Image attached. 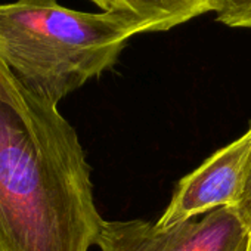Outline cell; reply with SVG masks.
I'll list each match as a JSON object with an SVG mask.
<instances>
[{
    "instance_id": "cell-1",
    "label": "cell",
    "mask_w": 251,
    "mask_h": 251,
    "mask_svg": "<svg viewBox=\"0 0 251 251\" xmlns=\"http://www.w3.org/2000/svg\"><path fill=\"white\" fill-rule=\"evenodd\" d=\"M103 223L84 150L58 105L0 102V251H89Z\"/></svg>"
},
{
    "instance_id": "cell-2",
    "label": "cell",
    "mask_w": 251,
    "mask_h": 251,
    "mask_svg": "<svg viewBox=\"0 0 251 251\" xmlns=\"http://www.w3.org/2000/svg\"><path fill=\"white\" fill-rule=\"evenodd\" d=\"M144 33L126 14L80 12L58 0L0 3V58L27 92L53 105L112 68Z\"/></svg>"
},
{
    "instance_id": "cell-3",
    "label": "cell",
    "mask_w": 251,
    "mask_h": 251,
    "mask_svg": "<svg viewBox=\"0 0 251 251\" xmlns=\"http://www.w3.org/2000/svg\"><path fill=\"white\" fill-rule=\"evenodd\" d=\"M248 241L235 207H222L164 230L144 220H105L96 245L100 251H245Z\"/></svg>"
},
{
    "instance_id": "cell-4",
    "label": "cell",
    "mask_w": 251,
    "mask_h": 251,
    "mask_svg": "<svg viewBox=\"0 0 251 251\" xmlns=\"http://www.w3.org/2000/svg\"><path fill=\"white\" fill-rule=\"evenodd\" d=\"M250 155L251 127L180 179L155 227L164 230L217 208L235 207L244 189Z\"/></svg>"
},
{
    "instance_id": "cell-5",
    "label": "cell",
    "mask_w": 251,
    "mask_h": 251,
    "mask_svg": "<svg viewBox=\"0 0 251 251\" xmlns=\"http://www.w3.org/2000/svg\"><path fill=\"white\" fill-rule=\"evenodd\" d=\"M102 12L136 18L145 33L169 31L208 12H216V0H90Z\"/></svg>"
},
{
    "instance_id": "cell-6",
    "label": "cell",
    "mask_w": 251,
    "mask_h": 251,
    "mask_svg": "<svg viewBox=\"0 0 251 251\" xmlns=\"http://www.w3.org/2000/svg\"><path fill=\"white\" fill-rule=\"evenodd\" d=\"M34 99L36 96L24 89V86L9 70V67L0 58V102L24 109L30 106Z\"/></svg>"
},
{
    "instance_id": "cell-7",
    "label": "cell",
    "mask_w": 251,
    "mask_h": 251,
    "mask_svg": "<svg viewBox=\"0 0 251 251\" xmlns=\"http://www.w3.org/2000/svg\"><path fill=\"white\" fill-rule=\"evenodd\" d=\"M216 18L223 25L251 30V0H216Z\"/></svg>"
},
{
    "instance_id": "cell-8",
    "label": "cell",
    "mask_w": 251,
    "mask_h": 251,
    "mask_svg": "<svg viewBox=\"0 0 251 251\" xmlns=\"http://www.w3.org/2000/svg\"><path fill=\"white\" fill-rule=\"evenodd\" d=\"M235 210L251 235V155H250V161H248V167H247L244 189L239 197V201L235 205Z\"/></svg>"
},
{
    "instance_id": "cell-9",
    "label": "cell",
    "mask_w": 251,
    "mask_h": 251,
    "mask_svg": "<svg viewBox=\"0 0 251 251\" xmlns=\"http://www.w3.org/2000/svg\"><path fill=\"white\" fill-rule=\"evenodd\" d=\"M245 251H251V235H250V241H248V247H247V250Z\"/></svg>"
}]
</instances>
